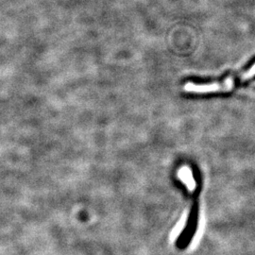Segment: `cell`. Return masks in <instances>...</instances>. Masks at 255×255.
I'll return each mask as SVG.
<instances>
[{
    "label": "cell",
    "mask_w": 255,
    "mask_h": 255,
    "mask_svg": "<svg viewBox=\"0 0 255 255\" xmlns=\"http://www.w3.org/2000/svg\"><path fill=\"white\" fill-rule=\"evenodd\" d=\"M236 84V78L229 77L224 82L212 83V84H195L192 82H188L184 85L183 90L189 93H212V92H226L230 91L234 88Z\"/></svg>",
    "instance_id": "6da1fadb"
},
{
    "label": "cell",
    "mask_w": 255,
    "mask_h": 255,
    "mask_svg": "<svg viewBox=\"0 0 255 255\" xmlns=\"http://www.w3.org/2000/svg\"><path fill=\"white\" fill-rule=\"evenodd\" d=\"M179 176L181 177V179H182V181H184V182L187 183V185L189 186V188H192V186H193V188H194L195 182H194V178H193V175H192L190 168L185 167V166L182 167V168L180 169V171H179Z\"/></svg>",
    "instance_id": "7a4b0ae2"
}]
</instances>
